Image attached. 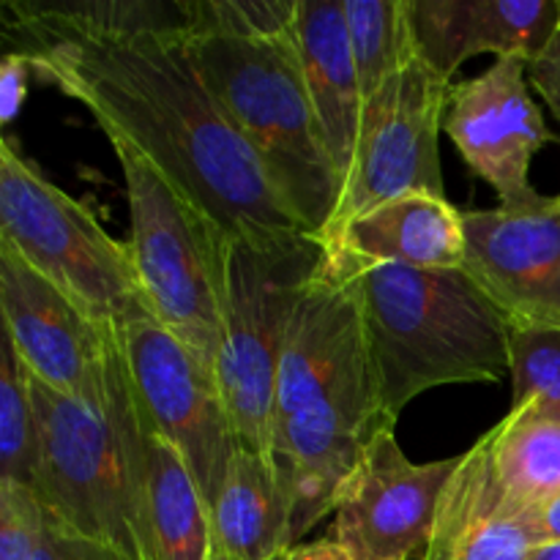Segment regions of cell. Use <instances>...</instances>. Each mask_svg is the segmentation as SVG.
<instances>
[{
  "label": "cell",
  "mask_w": 560,
  "mask_h": 560,
  "mask_svg": "<svg viewBox=\"0 0 560 560\" xmlns=\"http://www.w3.org/2000/svg\"><path fill=\"white\" fill-rule=\"evenodd\" d=\"M3 38L5 52L25 55L33 74L80 102L104 135L156 164L230 244L306 233L202 80L189 33Z\"/></svg>",
  "instance_id": "obj_1"
},
{
  "label": "cell",
  "mask_w": 560,
  "mask_h": 560,
  "mask_svg": "<svg viewBox=\"0 0 560 560\" xmlns=\"http://www.w3.org/2000/svg\"><path fill=\"white\" fill-rule=\"evenodd\" d=\"M452 85L416 55L366 98L353 164L323 244L388 200L405 195L446 197L441 129Z\"/></svg>",
  "instance_id": "obj_9"
},
{
  "label": "cell",
  "mask_w": 560,
  "mask_h": 560,
  "mask_svg": "<svg viewBox=\"0 0 560 560\" xmlns=\"http://www.w3.org/2000/svg\"><path fill=\"white\" fill-rule=\"evenodd\" d=\"M36 560H126L113 547L98 545V541L85 539V536L74 534L58 520L49 517L44 512V534L42 545H38Z\"/></svg>",
  "instance_id": "obj_28"
},
{
  "label": "cell",
  "mask_w": 560,
  "mask_h": 560,
  "mask_svg": "<svg viewBox=\"0 0 560 560\" xmlns=\"http://www.w3.org/2000/svg\"><path fill=\"white\" fill-rule=\"evenodd\" d=\"M528 560H560V541H547L530 552Z\"/></svg>",
  "instance_id": "obj_33"
},
{
  "label": "cell",
  "mask_w": 560,
  "mask_h": 560,
  "mask_svg": "<svg viewBox=\"0 0 560 560\" xmlns=\"http://www.w3.org/2000/svg\"><path fill=\"white\" fill-rule=\"evenodd\" d=\"M293 47L339 178L350 173L364 118V91L350 49L342 0H299Z\"/></svg>",
  "instance_id": "obj_17"
},
{
  "label": "cell",
  "mask_w": 560,
  "mask_h": 560,
  "mask_svg": "<svg viewBox=\"0 0 560 560\" xmlns=\"http://www.w3.org/2000/svg\"><path fill=\"white\" fill-rule=\"evenodd\" d=\"M528 80L541 93V98H545L547 107L552 109L560 124V25L550 44L539 52V58L528 63Z\"/></svg>",
  "instance_id": "obj_30"
},
{
  "label": "cell",
  "mask_w": 560,
  "mask_h": 560,
  "mask_svg": "<svg viewBox=\"0 0 560 560\" xmlns=\"http://www.w3.org/2000/svg\"><path fill=\"white\" fill-rule=\"evenodd\" d=\"M145 560H208L211 509L178 448L153 427L145 405Z\"/></svg>",
  "instance_id": "obj_20"
},
{
  "label": "cell",
  "mask_w": 560,
  "mask_h": 560,
  "mask_svg": "<svg viewBox=\"0 0 560 560\" xmlns=\"http://www.w3.org/2000/svg\"><path fill=\"white\" fill-rule=\"evenodd\" d=\"M282 560H355V558L342 541H337L334 536H326V539L306 541V545L301 541L299 547L284 552Z\"/></svg>",
  "instance_id": "obj_31"
},
{
  "label": "cell",
  "mask_w": 560,
  "mask_h": 560,
  "mask_svg": "<svg viewBox=\"0 0 560 560\" xmlns=\"http://www.w3.org/2000/svg\"><path fill=\"white\" fill-rule=\"evenodd\" d=\"M44 506L36 492L0 479V560H36Z\"/></svg>",
  "instance_id": "obj_27"
},
{
  "label": "cell",
  "mask_w": 560,
  "mask_h": 560,
  "mask_svg": "<svg viewBox=\"0 0 560 560\" xmlns=\"http://www.w3.org/2000/svg\"><path fill=\"white\" fill-rule=\"evenodd\" d=\"M213 541L233 560H279L290 545V509L271 454L235 448L211 512Z\"/></svg>",
  "instance_id": "obj_19"
},
{
  "label": "cell",
  "mask_w": 560,
  "mask_h": 560,
  "mask_svg": "<svg viewBox=\"0 0 560 560\" xmlns=\"http://www.w3.org/2000/svg\"><path fill=\"white\" fill-rule=\"evenodd\" d=\"M443 131L470 173L501 197V206H523L539 197L530 184V162L552 135L530 93L528 60L495 58L485 74L454 82Z\"/></svg>",
  "instance_id": "obj_14"
},
{
  "label": "cell",
  "mask_w": 560,
  "mask_h": 560,
  "mask_svg": "<svg viewBox=\"0 0 560 560\" xmlns=\"http://www.w3.org/2000/svg\"><path fill=\"white\" fill-rule=\"evenodd\" d=\"M38 419L36 498L74 534L145 560V413L113 342L107 408L93 410L27 372Z\"/></svg>",
  "instance_id": "obj_4"
},
{
  "label": "cell",
  "mask_w": 560,
  "mask_h": 560,
  "mask_svg": "<svg viewBox=\"0 0 560 560\" xmlns=\"http://www.w3.org/2000/svg\"><path fill=\"white\" fill-rule=\"evenodd\" d=\"M107 140L124 173L129 252L148 304L156 320L217 375L230 241L137 148L118 137Z\"/></svg>",
  "instance_id": "obj_6"
},
{
  "label": "cell",
  "mask_w": 560,
  "mask_h": 560,
  "mask_svg": "<svg viewBox=\"0 0 560 560\" xmlns=\"http://www.w3.org/2000/svg\"><path fill=\"white\" fill-rule=\"evenodd\" d=\"M31 71L25 55L3 52V60H0V120L3 124H11L22 113Z\"/></svg>",
  "instance_id": "obj_29"
},
{
  "label": "cell",
  "mask_w": 560,
  "mask_h": 560,
  "mask_svg": "<svg viewBox=\"0 0 560 560\" xmlns=\"http://www.w3.org/2000/svg\"><path fill=\"white\" fill-rule=\"evenodd\" d=\"M299 0H184L191 36L284 38Z\"/></svg>",
  "instance_id": "obj_25"
},
{
  "label": "cell",
  "mask_w": 560,
  "mask_h": 560,
  "mask_svg": "<svg viewBox=\"0 0 560 560\" xmlns=\"http://www.w3.org/2000/svg\"><path fill=\"white\" fill-rule=\"evenodd\" d=\"M279 560H282V558H279Z\"/></svg>",
  "instance_id": "obj_34"
},
{
  "label": "cell",
  "mask_w": 560,
  "mask_h": 560,
  "mask_svg": "<svg viewBox=\"0 0 560 560\" xmlns=\"http://www.w3.org/2000/svg\"><path fill=\"white\" fill-rule=\"evenodd\" d=\"M326 252L359 293L377 405L388 424L397 427L399 413L430 388L509 375L512 323L463 268L377 266Z\"/></svg>",
  "instance_id": "obj_2"
},
{
  "label": "cell",
  "mask_w": 560,
  "mask_h": 560,
  "mask_svg": "<svg viewBox=\"0 0 560 560\" xmlns=\"http://www.w3.org/2000/svg\"><path fill=\"white\" fill-rule=\"evenodd\" d=\"M457 465L459 457L410 463L394 430H381L345 485L331 536L355 560L424 558Z\"/></svg>",
  "instance_id": "obj_12"
},
{
  "label": "cell",
  "mask_w": 560,
  "mask_h": 560,
  "mask_svg": "<svg viewBox=\"0 0 560 560\" xmlns=\"http://www.w3.org/2000/svg\"><path fill=\"white\" fill-rule=\"evenodd\" d=\"M534 523L541 545L560 541V495H552L550 501L534 506Z\"/></svg>",
  "instance_id": "obj_32"
},
{
  "label": "cell",
  "mask_w": 560,
  "mask_h": 560,
  "mask_svg": "<svg viewBox=\"0 0 560 560\" xmlns=\"http://www.w3.org/2000/svg\"><path fill=\"white\" fill-rule=\"evenodd\" d=\"M350 49L364 102L419 55L410 31L408 0H342Z\"/></svg>",
  "instance_id": "obj_23"
},
{
  "label": "cell",
  "mask_w": 560,
  "mask_h": 560,
  "mask_svg": "<svg viewBox=\"0 0 560 560\" xmlns=\"http://www.w3.org/2000/svg\"><path fill=\"white\" fill-rule=\"evenodd\" d=\"M539 545L534 506H523L503 490L485 432L459 454L421 560H528Z\"/></svg>",
  "instance_id": "obj_16"
},
{
  "label": "cell",
  "mask_w": 560,
  "mask_h": 560,
  "mask_svg": "<svg viewBox=\"0 0 560 560\" xmlns=\"http://www.w3.org/2000/svg\"><path fill=\"white\" fill-rule=\"evenodd\" d=\"M3 20V36L126 38L145 33H189L184 0H5Z\"/></svg>",
  "instance_id": "obj_21"
},
{
  "label": "cell",
  "mask_w": 560,
  "mask_h": 560,
  "mask_svg": "<svg viewBox=\"0 0 560 560\" xmlns=\"http://www.w3.org/2000/svg\"><path fill=\"white\" fill-rule=\"evenodd\" d=\"M197 69L230 124L306 233L323 238L342 178L323 142L293 33L284 38L191 36Z\"/></svg>",
  "instance_id": "obj_5"
},
{
  "label": "cell",
  "mask_w": 560,
  "mask_h": 560,
  "mask_svg": "<svg viewBox=\"0 0 560 560\" xmlns=\"http://www.w3.org/2000/svg\"><path fill=\"white\" fill-rule=\"evenodd\" d=\"M509 375L512 408L536 402L560 413V328H523L509 331Z\"/></svg>",
  "instance_id": "obj_26"
},
{
  "label": "cell",
  "mask_w": 560,
  "mask_h": 560,
  "mask_svg": "<svg viewBox=\"0 0 560 560\" xmlns=\"http://www.w3.org/2000/svg\"><path fill=\"white\" fill-rule=\"evenodd\" d=\"M113 334L153 427L178 448L213 512L238 448L217 375L156 315L129 317Z\"/></svg>",
  "instance_id": "obj_10"
},
{
  "label": "cell",
  "mask_w": 560,
  "mask_h": 560,
  "mask_svg": "<svg viewBox=\"0 0 560 560\" xmlns=\"http://www.w3.org/2000/svg\"><path fill=\"white\" fill-rule=\"evenodd\" d=\"M3 334L36 381L93 410L107 408L113 326L93 320L0 238Z\"/></svg>",
  "instance_id": "obj_11"
},
{
  "label": "cell",
  "mask_w": 560,
  "mask_h": 560,
  "mask_svg": "<svg viewBox=\"0 0 560 560\" xmlns=\"http://www.w3.org/2000/svg\"><path fill=\"white\" fill-rule=\"evenodd\" d=\"M419 58L454 82L476 55H517L530 63L560 25V0H408Z\"/></svg>",
  "instance_id": "obj_15"
},
{
  "label": "cell",
  "mask_w": 560,
  "mask_h": 560,
  "mask_svg": "<svg viewBox=\"0 0 560 560\" xmlns=\"http://www.w3.org/2000/svg\"><path fill=\"white\" fill-rule=\"evenodd\" d=\"M326 249L377 266L463 268V211L446 197L405 195L353 219Z\"/></svg>",
  "instance_id": "obj_18"
},
{
  "label": "cell",
  "mask_w": 560,
  "mask_h": 560,
  "mask_svg": "<svg viewBox=\"0 0 560 560\" xmlns=\"http://www.w3.org/2000/svg\"><path fill=\"white\" fill-rule=\"evenodd\" d=\"M0 479L36 492L38 419L25 364L3 334L0 355Z\"/></svg>",
  "instance_id": "obj_24"
},
{
  "label": "cell",
  "mask_w": 560,
  "mask_h": 560,
  "mask_svg": "<svg viewBox=\"0 0 560 560\" xmlns=\"http://www.w3.org/2000/svg\"><path fill=\"white\" fill-rule=\"evenodd\" d=\"M0 238L102 326L153 315L129 244L44 178L9 137L0 142Z\"/></svg>",
  "instance_id": "obj_8"
},
{
  "label": "cell",
  "mask_w": 560,
  "mask_h": 560,
  "mask_svg": "<svg viewBox=\"0 0 560 560\" xmlns=\"http://www.w3.org/2000/svg\"><path fill=\"white\" fill-rule=\"evenodd\" d=\"M487 438L498 481L514 501L539 506L560 495V413L525 402L509 410Z\"/></svg>",
  "instance_id": "obj_22"
},
{
  "label": "cell",
  "mask_w": 560,
  "mask_h": 560,
  "mask_svg": "<svg viewBox=\"0 0 560 560\" xmlns=\"http://www.w3.org/2000/svg\"><path fill=\"white\" fill-rule=\"evenodd\" d=\"M381 430L394 424L377 405L359 293L326 252L290 317L268 454L353 474L366 443Z\"/></svg>",
  "instance_id": "obj_3"
},
{
  "label": "cell",
  "mask_w": 560,
  "mask_h": 560,
  "mask_svg": "<svg viewBox=\"0 0 560 560\" xmlns=\"http://www.w3.org/2000/svg\"><path fill=\"white\" fill-rule=\"evenodd\" d=\"M326 246L310 233L233 241L217 381L238 446L268 454L277 370L299 295L320 268Z\"/></svg>",
  "instance_id": "obj_7"
},
{
  "label": "cell",
  "mask_w": 560,
  "mask_h": 560,
  "mask_svg": "<svg viewBox=\"0 0 560 560\" xmlns=\"http://www.w3.org/2000/svg\"><path fill=\"white\" fill-rule=\"evenodd\" d=\"M463 271L512 326L560 328V195L463 211Z\"/></svg>",
  "instance_id": "obj_13"
}]
</instances>
